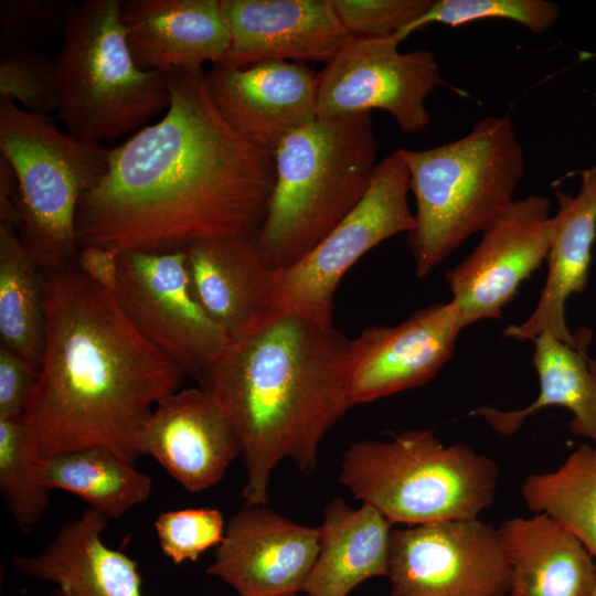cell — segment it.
I'll return each mask as SVG.
<instances>
[{
  "label": "cell",
  "instance_id": "cell-1",
  "mask_svg": "<svg viewBox=\"0 0 596 596\" xmlns=\"http://www.w3.org/2000/svg\"><path fill=\"white\" fill-rule=\"evenodd\" d=\"M164 74L170 105L163 117L110 148L106 173L79 202V248L171 253L257 232L263 223L274 155L225 121L203 68Z\"/></svg>",
  "mask_w": 596,
  "mask_h": 596
},
{
  "label": "cell",
  "instance_id": "cell-2",
  "mask_svg": "<svg viewBox=\"0 0 596 596\" xmlns=\"http://www.w3.org/2000/svg\"><path fill=\"white\" fill-rule=\"evenodd\" d=\"M40 272L45 342L23 416L35 453L100 449L136 464L147 418L187 376L75 265Z\"/></svg>",
  "mask_w": 596,
  "mask_h": 596
},
{
  "label": "cell",
  "instance_id": "cell-3",
  "mask_svg": "<svg viewBox=\"0 0 596 596\" xmlns=\"http://www.w3.org/2000/svg\"><path fill=\"white\" fill-rule=\"evenodd\" d=\"M350 339L292 312H270L231 338L196 381L232 426L246 471L245 503L266 504L276 466L305 475L320 444L351 408L347 393Z\"/></svg>",
  "mask_w": 596,
  "mask_h": 596
},
{
  "label": "cell",
  "instance_id": "cell-4",
  "mask_svg": "<svg viewBox=\"0 0 596 596\" xmlns=\"http://www.w3.org/2000/svg\"><path fill=\"white\" fill-rule=\"evenodd\" d=\"M372 113L320 120L275 150L260 246L278 272L313 249L366 194L377 166Z\"/></svg>",
  "mask_w": 596,
  "mask_h": 596
},
{
  "label": "cell",
  "instance_id": "cell-5",
  "mask_svg": "<svg viewBox=\"0 0 596 596\" xmlns=\"http://www.w3.org/2000/svg\"><path fill=\"white\" fill-rule=\"evenodd\" d=\"M402 152L416 202L407 245L416 276L425 278L509 210L524 155L508 115L485 117L455 141Z\"/></svg>",
  "mask_w": 596,
  "mask_h": 596
},
{
  "label": "cell",
  "instance_id": "cell-6",
  "mask_svg": "<svg viewBox=\"0 0 596 596\" xmlns=\"http://www.w3.org/2000/svg\"><path fill=\"white\" fill-rule=\"evenodd\" d=\"M499 467L471 446H446L429 429L365 439L342 456L339 480L392 524L471 520L494 501Z\"/></svg>",
  "mask_w": 596,
  "mask_h": 596
},
{
  "label": "cell",
  "instance_id": "cell-7",
  "mask_svg": "<svg viewBox=\"0 0 596 596\" xmlns=\"http://www.w3.org/2000/svg\"><path fill=\"white\" fill-rule=\"evenodd\" d=\"M121 0H86L71 8L55 63L61 121L70 134L102 143L167 110L164 73L139 68L120 20Z\"/></svg>",
  "mask_w": 596,
  "mask_h": 596
},
{
  "label": "cell",
  "instance_id": "cell-8",
  "mask_svg": "<svg viewBox=\"0 0 596 596\" xmlns=\"http://www.w3.org/2000/svg\"><path fill=\"white\" fill-rule=\"evenodd\" d=\"M0 151L17 177V231L39 268L75 265L77 209L106 173L110 148L0 96Z\"/></svg>",
  "mask_w": 596,
  "mask_h": 596
},
{
  "label": "cell",
  "instance_id": "cell-9",
  "mask_svg": "<svg viewBox=\"0 0 596 596\" xmlns=\"http://www.w3.org/2000/svg\"><path fill=\"white\" fill-rule=\"evenodd\" d=\"M408 190L409 171L398 148L377 163L356 207L307 255L276 273L272 312L333 326V299L345 273L372 248L415 226Z\"/></svg>",
  "mask_w": 596,
  "mask_h": 596
},
{
  "label": "cell",
  "instance_id": "cell-10",
  "mask_svg": "<svg viewBox=\"0 0 596 596\" xmlns=\"http://www.w3.org/2000/svg\"><path fill=\"white\" fill-rule=\"evenodd\" d=\"M114 296L139 333L195 381L230 338L195 298L185 252L120 254Z\"/></svg>",
  "mask_w": 596,
  "mask_h": 596
},
{
  "label": "cell",
  "instance_id": "cell-11",
  "mask_svg": "<svg viewBox=\"0 0 596 596\" xmlns=\"http://www.w3.org/2000/svg\"><path fill=\"white\" fill-rule=\"evenodd\" d=\"M398 43L394 36L350 40L319 72L318 119L381 109L403 132L424 130L430 123L426 98L445 82L430 51L402 53Z\"/></svg>",
  "mask_w": 596,
  "mask_h": 596
},
{
  "label": "cell",
  "instance_id": "cell-12",
  "mask_svg": "<svg viewBox=\"0 0 596 596\" xmlns=\"http://www.w3.org/2000/svg\"><path fill=\"white\" fill-rule=\"evenodd\" d=\"M391 596H507L510 565L498 528L451 520L393 529Z\"/></svg>",
  "mask_w": 596,
  "mask_h": 596
},
{
  "label": "cell",
  "instance_id": "cell-13",
  "mask_svg": "<svg viewBox=\"0 0 596 596\" xmlns=\"http://www.w3.org/2000/svg\"><path fill=\"white\" fill-rule=\"evenodd\" d=\"M551 201L540 194L515 200L481 234L477 247L445 277L464 328L501 318L520 285L547 258Z\"/></svg>",
  "mask_w": 596,
  "mask_h": 596
},
{
  "label": "cell",
  "instance_id": "cell-14",
  "mask_svg": "<svg viewBox=\"0 0 596 596\" xmlns=\"http://www.w3.org/2000/svg\"><path fill=\"white\" fill-rule=\"evenodd\" d=\"M464 326L454 304L422 308L396 326H371L350 340L351 406L423 386L450 360Z\"/></svg>",
  "mask_w": 596,
  "mask_h": 596
},
{
  "label": "cell",
  "instance_id": "cell-15",
  "mask_svg": "<svg viewBox=\"0 0 596 596\" xmlns=\"http://www.w3.org/2000/svg\"><path fill=\"white\" fill-rule=\"evenodd\" d=\"M319 541V528L297 524L265 504L245 503L226 523L206 574L240 596H295L304 592Z\"/></svg>",
  "mask_w": 596,
  "mask_h": 596
},
{
  "label": "cell",
  "instance_id": "cell-16",
  "mask_svg": "<svg viewBox=\"0 0 596 596\" xmlns=\"http://www.w3.org/2000/svg\"><path fill=\"white\" fill-rule=\"evenodd\" d=\"M204 78L225 121L268 152L274 153L289 135L318 119L319 72L307 64L264 61L236 67L217 63Z\"/></svg>",
  "mask_w": 596,
  "mask_h": 596
},
{
  "label": "cell",
  "instance_id": "cell-17",
  "mask_svg": "<svg viewBox=\"0 0 596 596\" xmlns=\"http://www.w3.org/2000/svg\"><path fill=\"white\" fill-rule=\"evenodd\" d=\"M231 35L222 64L264 61L327 64L353 38L330 0H221Z\"/></svg>",
  "mask_w": 596,
  "mask_h": 596
},
{
  "label": "cell",
  "instance_id": "cell-18",
  "mask_svg": "<svg viewBox=\"0 0 596 596\" xmlns=\"http://www.w3.org/2000/svg\"><path fill=\"white\" fill-rule=\"evenodd\" d=\"M140 451L193 493L220 482L241 457L232 426L201 387L178 390L153 407L141 432Z\"/></svg>",
  "mask_w": 596,
  "mask_h": 596
},
{
  "label": "cell",
  "instance_id": "cell-19",
  "mask_svg": "<svg viewBox=\"0 0 596 596\" xmlns=\"http://www.w3.org/2000/svg\"><path fill=\"white\" fill-rule=\"evenodd\" d=\"M120 20L135 63L148 72L202 70L231 46L221 0H121Z\"/></svg>",
  "mask_w": 596,
  "mask_h": 596
},
{
  "label": "cell",
  "instance_id": "cell-20",
  "mask_svg": "<svg viewBox=\"0 0 596 596\" xmlns=\"http://www.w3.org/2000/svg\"><path fill=\"white\" fill-rule=\"evenodd\" d=\"M257 232L201 241L184 251L195 298L230 339L272 312L277 270Z\"/></svg>",
  "mask_w": 596,
  "mask_h": 596
},
{
  "label": "cell",
  "instance_id": "cell-21",
  "mask_svg": "<svg viewBox=\"0 0 596 596\" xmlns=\"http://www.w3.org/2000/svg\"><path fill=\"white\" fill-rule=\"evenodd\" d=\"M558 209L552 216L547 275L539 301L531 316L520 324H511L503 336L517 341H533L549 333L577 345L585 331L573 334L567 328L565 306L572 295L587 287L592 251L596 237V163L581 172L575 195L555 190Z\"/></svg>",
  "mask_w": 596,
  "mask_h": 596
},
{
  "label": "cell",
  "instance_id": "cell-22",
  "mask_svg": "<svg viewBox=\"0 0 596 596\" xmlns=\"http://www.w3.org/2000/svg\"><path fill=\"white\" fill-rule=\"evenodd\" d=\"M109 519L87 508L36 554L13 555L22 575L55 585L50 596H142L138 563L103 541Z\"/></svg>",
  "mask_w": 596,
  "mask_h": 596
},
{
  "label": "cell",
  "instance_id": "cell-23",
  "mask_svg": "<svg viewBox=\"0 0 596 596\" xmlns=\"http://www.w3.org/2000/svg\"><path fill=\"white\" fill-rule=\"evenodd\" d=\"M510 565L508 596H588L596 578L593 556L545 514L514 517L498 526Z\"/></svg>",
  "mask_w": 596,
  "mask_h": 596
},
{
  "label": "cell",
  "instance_id": "cell-24",
  "mask_svg": "<svg viewBox=\"0 0 596 596\" xmlns=\"http://www.w3.org/2000/svg\"><path fill=\"white\" fill-rule=\"evenodd\" d=\"M392 523L374 507L352 508L342 498L324 508L319 553L307 596H348L364 581L389 574Z\"/></svg>",
  "mask_w": 596,
  "mask_h": 596
},
{
  "label": "cell",
  "instance_id": "cell-25",
  "mask_svg": "<svg viewBox=\"0 0 596 596\" xmlns=\"http://www.w3.org/2000/svg\"><path fill=\"white\" fill-rule=\"evenodd\" d=\"M590 332L577 345L543 333L533 340L532 362L539 379V394L528 406L502 411L481 406L472 414L485 418L498 434L510 436L534 413L549 406L565 407L572 414L571 434L596 445V360L586 353Z\"/></svg>",
  "mask_w": 596,
  "mask_h": 596
},
{
  "label": "cell",
  "instance_id": "cell-26",
  "mask_svg": "<svg viewBox=\"0 0 596 596\" xmlns=\"http://www.w3.org/2000/svg\"><path fill=\"white\" fill-rule=\"evenodd\" d=\"M38 477L49 491L73 493L109 520L145 503L152 488L151 478L135 464L100 449L39 458Z\"/></svg>",
  "mask_w": 596,
  "mask_h": 596
},
{
  "label": "cell",
  "instance_id": "cell-27",
  "mask_svg": "<svg viewBox=\"0 0 596 596\" xmlns=\"http://www.w3.org/2000/svg\"><path fill=\"white\" fill-rule=\"evenodd\" d=\"M44 342L40 268L15 227L0 223V344L40 372Z\"/></svg>",
  "mask_w": 596,
  "mask_h": 596
},
{
  "label": "cell",
  "instance_id": "cell-28",
  "mask_svg": "<svg viewBox=\"0 0 596 596\" xmlns=\"http://www.w3.org/2000/svg\"><path fill=\"white\" fill-rule=\"evenodd\" d=\"M526 508L545 514L596 557V445L582 444L554 471L530 473L520 487Z\"/></svg>",
  "mask_w": 596,
  "mask_h": 596
},
{
  "label": "cell",
  "instance_id": "cell-29",
  "mask_svg": "<svg viewBox=\"0 0 596 596\" xmlns=\"http://www.w3.org/2000/svg\"><path fill=\"white\" fill-rule=\"evenodd\" d=\"M39 456L22 418H0V491L14 523L31 531L50 504L38 477Z\"/></svg>",
  "mask_w": 596,
  "mask_h": 596
},
{
  "label": "cell",
  "instance_id": "cell-30",
  "mask_svg": "<svg viewBox=\"0 0 596 596\" xmlns=\"http://www.w3.org/2000/svg\"><path fill=\"white\" fill-rule=\"evenodd\" d=\"M560 17L557 4L544 0H434L432 7L394 35L401 42L433 23L458 26L483 19L515 21L536 34L546 32Z\"/></svg>",
  "mask_w": 596,
  "mask_h": 596
},
{
  "label": "cell",
  "instance_id": "cell-31",
  "mask_svg": "<svg viewBox=\"0 0 596 596\" xmlns=\"http://www.w3.org/2000/svg\"><path fill=\"white\" fill-rule=\"evenodd\" d=\"M0 96L24 110L51 116L60 105V82L55 58L35 49H22L1 56Z\"/></svg>",
  "mask_w": 596,
  "mask_h": 596
},
{
  "label": "cell",
  "instance_id": "cell-32",
  "mask_svg": "<svg viewBox=\"0 0 596 596\" xmlns=\"http://www.w3.org/2000/svg\"><path fill=\"white\" fill-rule=\"evenodd\" d=\"M225 529L221 511L212 508L171 510L155 520L159 547L174 565L194 562L207 550L216 549Z\"/></svg>",
  "mask_w": 596,
  "mask_h": 596
},
{
  "label": "cell",
  "instance_id": "cell-33",
  "mask_svg": "<svg viewBox=\"0 0 596 596\" xmlns=\"http://www.w3.org/2000/svg\"><path fill=\"white\" fill-rule=\"evenodd\" d=\"M74 3L61 0H2L0 2V52L32 49L31 44L63 33Z\"/></svg>",
  "mask_w": 596,
  "mask_h": 596
},
{
  "label": "cell",
  "instance_id": "cell-34",
  "mask_svg": "<svg viewBox=\"0 0 596 596\" xmlns=\"http://www.w3.org/2000/svg\"><path fill=\"white\" fill-rule=\"evenodd\" d=\"M353 39L390 38L422 17L434 0H330Z\"/></svg>",
  "mask_w": 596,
  "mask_h": 596
},
{
  "label": "cell",
  "instance_id": "cell-35",
  "mask_svg": "<svg viewBox=\"0 0 596 596\" xmlns=\"http://www.w3.org/2000/svg\"><path fill=\"white\" fill-rule=\"evenodd\" d=\"M38 379V371L0 344V418L24 416Z\"/></svg>",
  "mask_w": 596,
  "mask_h": 596
},
{
  "label": "cell",
  "instance_id": "cell-36",
  "mask_svg": "<svg viewBox=\"0 0 596 596\" xmlns=\"http://www.w3.org/2000/svg\"><path fill=\"white\" fill-rule=\"evenodd\" d=\"M119 258L120 254L113 249L87 245L79 248L75 266L89 280L114 295L119 278Z\"/></svg>",
  "mask_w": 596,
  "mask_h": 596
},
{
  "label": "cell",
  "instance_id": "cell-37",
  "mask_svg": "<svg viewBox=\"0 0 596 596\" xmlns=\"http://www.w3.org/2000/svg\"><path fill=\"white\" fill-rule=\"evenodd\" d=\"M588 596H596V578Z\"/></svg>",
  "mask_w": 596,
  "mask_h": 596
},
{
  "label": "cell",
  "instance_id": "cell-38",
  "mask_svg": "<svg viewBox=\"0 0 596 596\" xmlns=\"http://www.w3.org/2000/svg\"><path fill=\"white\" fill-rule=\"evenodd\" d=\"M295 596H298V595H295Z\"/></svg>",
  "mask_w": 596,
  "mask_h": 596
}]
</instances>
